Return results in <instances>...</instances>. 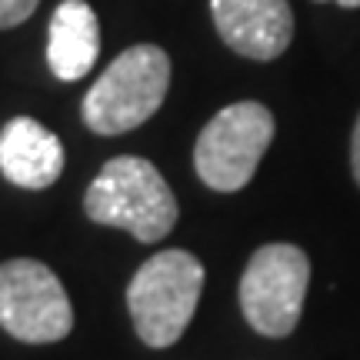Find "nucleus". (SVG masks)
<instances>
[{
  "instance_id": "1",
  "label": "nucleus",
  "mask_w": 360,
  "mask_h": 360,
  "mask_svg": "<svg viewBox=\"0 0 360 360\" xmlns=\"http://www.w3.org/2000/svg\"><path fill=\"white\" fill-rule=\"evenodd\" d=\"M84 214L101 227L127 231L141 244L164 240L177 224V197L164 174L143 157H114L90 180Z\"/></svg>"
},
{
  "instance_id": "5",
  "label": "nucleus",
  "mask_w": 360,
  "mask_h": 360,
  "mask_svg": "<svg viewBox=\"0 0 360 360\" xmlns=\"http://www.w3.org/2000/svg\"><path fill=\"white\" fill-rule=\"evenodd\" d=\"M310 287V257L294 244H264L250 254L237 287L244 321L264 337L297 330Z\"/></svg>"
},
{
  "instance_id": "2",
  "label": "nucleus",
  "mask_w": 360,
  "mask_h": 360,
  "mask_svg": "<svg viewBox=\"0 0 360 360\" xmlns=\"http://www.w3.org/2000/svg\"><path fill=\"white\" fill-rule=\"evenodd\" d=\"M204 294V264L191 250H160L137 267L127 283V310L147 347H174L191 327Z\"/></svg>"
},
{
  "instance_id": "6",
  "label": "nucleus",
  "mask_w": 360,
  "mask_h": 360,
  "mask_svg": "<svg viewBox=\"0 0 360 360\" xmlns=\"http://www.w3.org/2000/svg\"><path fill=\"white\" fill-rule=\"evenodd\" d=\"M0 327L24 344H57L74 327V307L47 264L13 257L0 264Z\"/></svg>"
},
{
  "instance_id": "9",
  "label": "nucleus",
  "mask_w": 360,
  "mask_h": 360,
  "mask_svg": "<svg viewBox=\"0 0 360 360\" xmlns=\"http://www.w3.org/2000/svg\"><path fill=\"white\" fill-rule=\"evenodd\" d=\"M101 53V24L87 0H64L47 27V64L64 84L87 77Z\"/></svg>"
},
{
  "instance_id": "7",
  "label": "nucleus",
  "mask_w": 360,
  "mask_h": 360,
  "mask_svg": "<svg viewBox=\"0 0 360 360\" xmlns=\"http://www.w3.org/2000/svg\"><path fill=\"white\" fill-rule=\"evenodd\" d=\"M220 40L247 60H274L294 40V11L287 0H210Z\"/></svg>"
},
{
  "instance_id": "3",
  "label": "nucleus",
  "mask_w": 360,
  "mask_h": 360,
  "mask_svg": "<svg viewBox=\"0 0 360 360\" xmlns=\"http://www.w3.org/2000/svg\"><path fill=\"white\" fill-rule=\"evenodd\" d=\"M170 87V57L157 44H134L84 97V124L101 137L137 130L160 110Z\"/></svg>"
},
{
  "instance_id": "8",
  "label": "nucleus",
  "mask_w": 360,
  "mask_h": 360,
  "mask_svg": "<svg viewBox=\"0 0 360 360\" xmlns=\"http://www.w3.org/2000/svg\"><path fill=\"white\" fill-rule=\"evenodd\" d=\"M67 164L60 137L34 117H13L0 130V174L13 187L44 191L60 180Z\"/></svg>"
},
{
  "instance_id": "10",
  "label": "nucleus",
  "mask_w": 360,
  "mask_h": 360,
  "mask_svg": "<svg viewBox=\"0 0 360 360\" xmlns=\"http://www.w3.org/2000/svg\"><path fill=\"white\" fill-rule=\"evenodd\" d=\"M37 4L40 0H0V30L24 24L27 17L37 11Z\"/></svg>"
},
{
  "instance_id": "4",
  "label": "nucleus",
  "mask_w": 360,
  "mask_h": 360,
  "mask_svg": "<svg viewBox=\"0 0 360 360\" xmlns=\"http://www.w3.org/2000/svg\"><path fill=\"white\" fill-rule=\"evenodd\" d=\"M274 114L260 101H237L204 124L193 143L197 177L210 191L237 193L254 180L274 141Z\"/></svg>"
},
{
  "instance_id": "12",
  "label": "nucleus",
  "mask_w": 360,
  "mask_h": 360,
  "mask_svg": "<svg viewBox=\"0 0 360 360\" xmlns=\"http://www.w3.org/2000/svg\"><path fill=\"white\" fill-rule=\"evenodd\" d=\"M317 4H327V0H317ZM340 7H360V0H334Z\"/></svg>"
},
{
  "instance_id": "11",
  "label": "nucleus",
  "mask_w": 360,
  "mask_h": 360,
  "mask_svg": "<svg viewBox=\"0 0 360 360\" xmlns=\"http://www.w3.org/2000/svg\"><path fill=\"white\" fill-rule=\"evenodd\" d=\"M350 167H354V180L360 184V117L357 127H354V137H350Z\"/></svg>"
}]
</instances>
